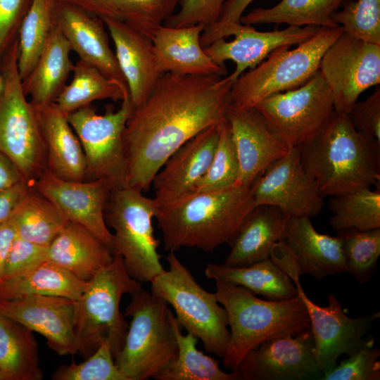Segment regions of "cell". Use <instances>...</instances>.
<instances>
[{
  "mask_svg": "<svg viewBox=\"0 0 380 380\" xmlns=\"http://www.w3.org/2000/svg\"><path fill=\"white\" fill-rule=\"evenodd\" d=\"M166 258L169 269L150 282L151 292L173 308L181 328L200 339L206 352L222 357L229 339L226 310L215 293L198 284L175 252Z\"/></svg>",
  "mask_w": 380,
  "mask_h": 380,
  "instance_id": "9c48e42d",
  "label": "cell"
},
{
  "mask_svg": "<svg viewBox=\"0 0 380 380\" xmlns=\"http://www.w3.org/2000/svg\"><path fill=\"white\" fill-rule=\"evenodd\" d=\"M112 249L85 227L68 221L47 246V260L89 281L113 259Z\"/></svg>",
  "mask_w": 380,
  "mask_h": 380,
  "instance_id": "4316f807",
  "label": "cell"
},
{
  "mask_svg": "<svg viewBox=\"0 0 380 380\" xmlns=\"http://www.w3.org/2000/svg\"><path fill=\"white\" fill-rule=\"evenodd\" d=\"M254 108L289 147L314 137L334 112L331 92L319 71L300 87L272 94Z\"/></svg>",
  "mask_w": 380,
  "mask_h": 380,
  "instance_id": "4fadbf2b",
  "label": "cell"
},
{
  "mask_svg": "<svg viewBox=\"0 0 380 380\" xmlns=\"http://www.w3.org/2000/svg\"><path fill=\"white\" fill-rule=\"evenodd\" d=\"M238 380L321 379L310 328L267 340L249 351L234 371Z\"/></svg>",
  "mask_w": 380,
  "mask_h": 380,
  "instance_id": "e0dca14e",
  "label": "cell"
},
{
  "mask_svg": "<svg viewBox=\"0 0 380 380\" xmlns=\"http://www.w3.org/2000/svg\"><path fill=\"white\" fill-rule=\"evenodd\" d=\"M255 203L279 208L288 217H312L324 206L316 183L304 170L298 146L271 163L250 186Z\"/></svg>",
  "mask_w": 380,
  "mask_h": 380,
  "instance_id": "2e32d148",
  "label": "cell"
},
{
  "mask_svg": "<svg viewBox=\"0 0 380 380\" xmlns=\"http://www.w3.org/2000/svg\"><path fill=\"white\" fill-rule=\"evenodd\" d=\"M155 218L165 251L182 247L213 252L229 243L256 206L251 189L234 185L179 197L158 199Z\"/></svg>",
  "mask_w": 380,
  "mask_h": 380,
  "instance_id": "7a4b0ae2",
  "label": "cell"
},
{
  "mask_svg": "<svg viewBox=\"0 0 380 380\" xmlns=\"http://www.w3.org/2000/svg\"><path fill=\"white\" fill-rule=\"evenodd\" d=\"M32 188L52 202L68 221L89 229L113 252V233L105 220V208L113 189L109 181L65 180L46 170L34 182Z\"/></svg>",
  "mask_w": 380,
  "mask_h": 380,
  "instance_id": "ac0fdd59",
  "label": "cell"
},
{
  "mask_svg": "<svg viewBox=\"0 0 380 380\" xmlns=\"http://www.w3.org/2000/svg\"><path fill=\"white\" fill-rule=\"evenodd\" d=\"M47 261V246L15 236L6 260L3 277L14 275Z\"/></svg>",
  "mask_w": 380,
  "mask_h": 380,
  "instance_id": "7dc6e473",
  "label": "cell"
},
{
  "mask_svg": "<svg viewBox=\"0 0 380 380\" xmlns=\"http://www.w3.org/2000/svg\"><path fill=\"white\" fill-rule=\"evenodd\" d=\"M330 223L339 234L380 228V191L365 188L332 196Z\"/></svg>",
  "mask_w": 380,
  "mask_h": 380,
  "instance_id": "8d00e7d4",
  "label": "cell"
},
{
  "mask_svg": "<svg viewBox=\"0 0 380 380\" xmlns=\"http://www.w3.org/2000/svg\"><path fill=\"white\" fill-rule=\"evenodd\" d=\"M204 273L208 279L242 286L270 300H284L298 296L292 279L270 258L245 267L208 263Z\"/></svg>",
  "mask_w": 380,
  "mask_h": 380,
  "instance_id": "4dcf8cb0",
  "label": "cell"
},
{
  "mask_svg": "<svg viewBox=\"0 0 380 380\" xmlns=\"http://www.w3.org/2000/svg\"><path fill=\"white\" fill-rule=\"evenodd\" d=\"M205 25L198 24L182 27L162 25L152 41L158 68L162 74L180 75L223 76L224 65L215 63L201 44Z\"/></svg>",
  "mask_w": 380,
  "mask_h": 380,
  "instance_id": "d4e9b609",
  "label": "cell"
},
{
  "mask_svg": "<svg viewBox=\"0 0 380 380\" xmlns=\"http://www.w3.org/2000/svg\"><path fill=\"white\" fill-rule=\"evenodd\" d=\"M72 79L63 87L53 103L68 114L99 100L122 101L129 94L126 84L108 77L94 65L78 60Z\"/></svg>",
  "mask_w": 380,
  "mask_h": 380,
  "instance_id": "d6a6232c",
  "label": "cell"
},
{
  "mask_svg": "<svg viewBox=\"0 0 380 380\" xmlns=\"http://www.w3.org/2000/svg\"><path fill=\"white\" fill-rule=\"evenodd\" d=\"M15 234L25 240L48 246L68 222L49 200L32 189L20 202L10 218Z\"/></svg>",
  "mask_w": 380,
  "mask_h": 380,
  "instance_id": "e575fe53",
  "label": "cell"
},
{
  "mask_svg": "<svg viewBox=\"0 0 380 380\" xmlns=\"http://www.w3.org/2000/svg\"><path fill=\"white\" fill-rule=\"evenodd\" d=\"M161 75L133 109L123 134L126 186L147 191L182 145L226 120L234 81L229 76Z\"/></svg>",
  "mask_w": 380,
  "mask_h": 380,
  "instance_id": "6da1fadb",
  "label": "cell"
},
{
  "mask_svg": "<svg viewBox=\"0 0 380 380\" xmlns=\"http://www.w3.org/2000/svg\"><path fill=\"white\" fill-rule=\"evenodd\" d=\"M32 0H0V64L18 39L21 23Z\"/></svg>",
  "mask_w": 380,
  "mask_h": 380,
  "instance_id": "bcb514c9",
  "label": "cell"
},
{
  "mask_svg": "<svg viewBox=\"0 0 380 380\" xmlns=\"http://www.w3.org/2000/svg\"><path fill=\"white\" fill-rule=\"evenodd\" d=\"M27 181L0 190V223L8 220L20 202L32 189Z\"/></svg>",
  "mask_w": 380,
  "mask_h": 380,
  "instance_id": "681fc988",
  "label": "cell"
},
{
  "mask_svg": "<svg viewBox=\"0 0 380 380\" xmlns=\"http://www.w3.org/2000/svg\"><path fill=\"white\" fill-rule=\"evenodd\" d=\"M281 241L293 254L300 275L308 274L321 280L346 272L341 236L319 233L308 216L289 217Z\"/></svg>",
  "mask_w": 380,
  "mask_h": 380,
  "instance_id": "cb8c5ba5",
  "label": "cell"
},
{
  "mask_svg": "<svg viewBox=\"0 0 380 380\" xmlns=\"http://www.w3.org/2000/svg\"><path fill=\"white\" fill-rule=\"evenodd\" d=\"M345 0H281L270 8H258L243 15L240 23L247 25L281 24L289 26L336 27L332 14Z\"/></svg>",
  "mask_w": 380,
  "mask_h": 380,
  "instance_id": "836d02e7",
  "label": "cell"
},
{
  "mask_svg": "<svg viewBox=\"0 0 380 380\" xmlns=\"http://www.w3.org/2000/svg\"><path fill=\"white\" fill-rule=\"evenodd\" d=\"M253 1L227 0L222 7L217 21L212 25L224 26L232 23H240V18L243 15V12Z\"/></svg>",
  "mask_w": 380,
  "mask_h": 380,
  "instance_id": "816d5d0a",
  "label": "cell"
},
{
  "mask_svg": "<svg viewBox=\"0 0 380 380\" xmlns=\"http://www.w3.org/2000/svg\"><path fill=\"white\" fill-rule=\"evenodd\" d=\"M34 107L46 146L47 170L63 179L87 180L84 153L67 114L54 103Z\"/></svg>",
  "mask_w": 380,
  "mask_h": 380,
  "instance_id": "484cf974",
  "label": "cell"
},
{
  "mask_svg": "<svg viewBox=\"0 0 380 380\" xmlns=\"http://www.w3.org/2000/svg\"><path fill=\"white\" fill-rule=\"evenodd\" d=\"M154 198L129 186L113 189L105 208L107 226L114 230L113 250L122 258L128 274L141 283H150L165 271L154 236Z\"/></svg>",
  "mask_w": 380,
  "mask_h": 380,
  "instance_id": "30bf717a",
  "label": "cell"
},
{
  "mask_svg": "<svg viewBox=\"0 0 380 380\" xmlns=\"http://www.w3.org/2000/svg\"><path fill=\"white\" fill-rule=\"evenodd\" d=\"M320 27L289 26L283 30L260 32L241 23L211 25L202 32L201 44L217 64L224 65L227 61L235 63L236 68L229 75L235 82L247 69L257 66L277 48L301 44Z\"/></svg>",
  "mask_w": 380,
  "mask_h": 380,
  "instance_id": "5bb4252c",
  "label": "cell"
},
{
  "mask_svg": "<svg viewBox=\"0 0 380 380\" xmlns=\"http://www.w3.org/2000/svg\"><path fill=\"white\" fill-rule=\"evenodd\" d=\"M0 380H6V378L0 369Z\"/></svg>",
  "mask_w": 380,
  "mask_h": 380,
  "instance_id": "9f6ffc18",
  "label": "cell"
},
{
  "mask_svg": "<svg viewBox=\"0 0 380 380\" xmlns=\"http://www.w3.org/2000/svg\"><path fill=\"white\" fill-rule=\"evenodd\" d=\"M319 71L331 92L334 110L347 114L363 91L380 83V45L343 31L323 55Z\"/></svg>",
  "mask_w": 380,
  "mask_h": 380,
  "instance_id": "9a60e30c",
  "label": "cell"
},
{
  "mask_svg": "<svg viewBox=\"0 0 380 380\" xmlns=\"http://www.w3.org/2000/svg\"><path fill=\"white\" fill-rule=\"evenodd\" d=\"M347 115L355 129L380 142V88L361 102H356Z\"/></svg>",
  "mask_w": 380,
  "mask_h": 380,
  "instance_id": "c3c4849f",
  "label": "cell"
},
{
  "mask_svg": "<svg viewBox=\"0 0 380 380\" xmlns=\"http://www.w3.org/2000/svg\"><path fill=\"white\" fill-rule=\"evenodd\" d=\"M218 137L217 124L201 131L177 148L153 177L155 198H172L192 191L211 163Z\"/></svg>",
  "mask_w": 380,
  "mask_h": 380,
  "instance_id": "603a6c76",
  "label": "cell"
},
{
  "mask_svg": "<svg viewBox=\"0 0 380 380\" xmlns=\"http://www.w3.org/2000/svg\"><path fill=\"white\" fill-rule=\"evenodd\" d=\"M170 320L177 343L176 358L154 379L156 380H238L235 372H225L218 362L200 351L198 338L191 333L184 335L173 312Z\"/></svg>",
  "mask_w": 380,
  "mask_h": 380,
  "instance_id": "d590c367",
  "label": "cell"
},
{
  "mask_svg": "<svg viewBox=\"0 0 380 380\" xmlns=\"http://www.w3.org/2000/svg\"><path fill=\"white\" fill-rule=\"evenodd\" d=\"M75 310L76 300L61 296L34 295L0 301L3 314L43 336L60 356L78 353Z\"/></svg>",
  "mask_w": 380,
  "mask_h": 380,
  "instance_id": "d6986e66",
  "label": "cell"
},
{
  "mask_svg": "<svg viewBox=\"0 0 380 380\" xmlns=\"http://www.w3.org/2000/svg\"><path fill=\"white\" fill-rule=\"evenodd\" d=\"M288 218L277 207L256 205L229 243L224 264L245 267L269 259L274 245L282 239Z\"/></svg>",
  "mask_w": 380,
  "mask_h": 380,
  "instance_id": "83f0119b",
  "label": "cell"
},
{
  "mask_svg": "<svg viewBox=\"0 0 380 380\" xmlns=\"http://www.w3.org/2000/svg\"><path fill=\"white\" fill-rule=\"evenodd\" d=\"M179 2L180 0H114L120 19L151 39L175 13Z\"/></svg>",
  "mask_w": 380,
  "mask_h": 380,
  "instance_id": "60d3db41",
  "label": "cell"
},
{
  "mask_svg": "<svg viewBox=\"0 0 380 380\" xmlns=\"http://www.w3.org/2000/svg\"><path fill=\"white\" fill-rule=\"evenodd\" d=\"M215 281V293L227 311L230 328L223 365L232 372L249 351L263 342L294 336L310 327L305 306L298 296L284 300H263L242 286Z\"/></svg>",
  "mask_w": 380,
  "mask_h": 380,
  "instance_id": "277c9868",
  "label": "cell"
},
{
  "mask_svg": "<svg viewBox=\"0 0 380 380\" xmlns=\"http://www.w3.org/2000/svg\"><path fill=\"white\" fill-rule=\"evenodd\" d=\"M115 46L134 108L148 96L161 76L153 41L122 20L103 19Z\"/></svg>",
  "mask_w": 380,
  "mask_h": 380,
  "instance_id": "7402d4cb",
  "label": "cell"
},
{
  "mask_svg": "<svg viewBox=\"0 0 380 380\" xmlns=\"http://www.w3.org/2000/svg\"><path fill=\"white\" fill-rule=\"evenodd\" d=\"M4 88V77L0 68V94Z\"/></svg>",
  "mask_w": 380,
  "mask_h": 380,
  "instance_id": "11a10c76",
  "label": "cell"
},
{
  "mask_svg": "<svg viewBox=\"0 0 380 380\" xmlns=\"http://www.w3.org/2000/svg\"><path fill=\"white\" fill-rule=\"evenodd\" d=\"M71 48L53 22L49 36L37 61L28 76L22 81L23 91L34 106L53 103L66 85L74 64Z\"/></svg>",
  "mask_w": 380,
  "mask_h": 380,
  "instance_id": "f1b7e54d",
  "label": "cell"
},
{
  "mask_svg": "<svg viewBox=\"0 0 380 380\" xmlns=\"http://www.w3.org/2000/svg\"><path fill=\"white\" fill-rule=\"evenodd\" d=\"M15 236L9 220L0 223V279L3 277L6 260Z\"/></svg>",
  "mask_w": 380,
  "mask_h": 380,
  "instance_id": "db71d44e",
  "label": "cell"
},
{
  "mask_svg": "<svg viewBox=\"0 0 380 380\" xmlns=\"http://www.w3.org/2000/svg\"><path fill=\"white\" fill-rule=\"evenodd\" d=\"M236 149L239 172L234 185L249 188L256 177L289 148L268 127L253 108H239L232 103L226 116Z\"/></svg>",
  "mask_w": 380,
  "mask_h": 380,
  "instance_id": "ffe728a7",
  "label": "cell"
},
{
  "mask_svg": "<svg viewBox=\"0 0 380 380\" xmlns=\"http://www.w3.org/2000/svg\"><path fill=\"white\" fill-rule=\"evenodd\" d=\"M18 39L0 64V152L18 168L32 186L47 170L46 149L36 108L27 99L18 69Z\"/></svg>",
  "mask_w": 380,
  "mask_h": 380,
  "instance_id": "ba28073f",
  "label": "cell"
},
{
  "mask_svg": "<svg viewBox=\"0 0 380 380\" xmlns=\"http://www.w3.org/2000/svg\"><path fill=\"white\" fill-rule=\"evenodd\" d=\"M333 22L343 31L367 43L380 45V0H351L335 11Z\"/></svg>",
  "mask_w": 380,
  "mask_h": 380,
  "instance_id": "b9f144b4",
  "label": "cell"
},
{
  "mask_svg": "<svg viewBox=\"0 0 380 380\" xmlns=\"http://www.w3.org/2000/svg\"><path fill=\"white\" fill-rule=\"evenodd\" d=\"M350 273L360 284L367 282L376 267L380 255V228L340 234Z\"/></svg>",
  "mask_w": 380,
  "mask_h": 380,
  "instance_id": "ab89813d",
  "label": "cell"
},
{
  "mask_svg": "<svg viewBox=\"0 0 380 380\" xmlns=\"http://www.w3.org/2000/svg\"><path fill=\"white\" fill-rule=\"evenodd\" d=\"M373 338L364 340L349 357L324 373L322 380H379L380 350L374 348Z\"/></svg>",
  "mask_w": 380,
  "mask_h": 380,
  "instance_id": "ee69618b",
  "label": "cell"
},
{
  "mask_svg": "<svg viewBox=\"0 0 380 380\" xmlns=\"http://www.w3.org/2000/svg\"><path fill=\"white\" fill-rule=\"evenodd\" d=\"M54 22L80 60L127 84L115 52L110 46L102 18L73 5L56 0Z\"/></svg>",
  "mask_w": 380,
  "mask_h": 380,
  "instance_id": "44dd1931",
  "label": "cell"
},
{
  "mask_svg": "<svg viewBox=\"0 0 380 380\" xmlns=\"http://www.w3.org/2000/svg\"><path fill=\"white\" fill-rule=\"evenodd\" d=\"M270 258L290 277L305 306L315 341L317 365L323 374L336 365L341 355L349 356L360 347L372 323L379 317V312L350 318L332 293L328 296L326 307L312 302L300 285V275L293 254L281 241L274 245Z\"/></svg>",
  "mask_w": 380,
  "mask_h": 380,
  "instance_id": "8fae6325",
  "label": "cell"
},
{
  "mask_svg": "<svg viewBox=\"0 0 380 380\" xmlns=\"http://www.w3.org/2000/svg\"><path fill=\"white\" fill-rule=\"evenodd\" d=\"M131 296L125 311L131 322L115 362L127 380L155 379L177 355L172 312L163 299L142 288Z\"/></svg>",
  "mask_w": 380,
  "mask_h": 380,
  "instance_id": "5b68a950",
  "label": "cell"
},
{
  "mask_svg": "<svg viewBox=\"0 0 380 380\" xmlns=\"http://www.w3.org/2000/svg\"><path fill=\"white\" fill-rule=\"evenodd\" d=\"M67 3L90 13L96 15L102 19H120L115 8L114 0H57Z\"/></svg>",
  "mask_w": 380,
  "mask_h": 380,
  "instance_id": "f907efd6",
  "label": "cell"
},
{
  "mask_svg": "<svg viewBox=\"0 0 380 380\" xmlns=\"http://www.w3.org/2000/svg\"><path fill=\"white\" fill-rule=\"evenodd\" d=\"M0 369L6 380L43 379L32 331L1 311Z\"/></svg>",
  "mask_w": 380,
  "mask_h": 380,
  "instance_id": "1f68e13d",
  "label": "cell"
},
{
  "mask_svg": "<svg viewBox=\"0 0 380 380\" xmlns=\"http://www.w3.org/2000/svg\"><path fill=\"white\" fill-rule=\"evenodd\" d=\"M119 109L108 106L98 114L91 104L67 114L84 153L87 180L104 179L114 188L126 186V165L123 134L134 109L129 94Z\"/></svg>",
  "mask_w": 380,
  "mask_h": 380,
  "instance_id": "7c38bea8",
  "label": "cell"
},
{
  "mask_svg": "<svg viewBox=\"0 0 380 380\" xmlns=\"http://www.w3.org/2000/svg\"><path fill=\"white\" fill-rule=\"evenodd\" d=\"M56 0H32L18 36V69L22 81L41 54L54 22Z\"/></svg>",
  "mask_w": 380,
  "mask_h": 380,
  "instance_id": "74e56055",
  "label": "cell"
},
{
  "mask_svg": "<svg viewBox=\"0 0 380 380\" xmlns=\"http://www.w3.org/2000/svg\"><path fill=\"white\" fill-rule=\"evenodd\" d=\"M26 181L16 165L0 152V190Z\"/></svg>",
  "mask_w": 380,
  "mask_h": 380,
  "instance_id": "f5cc1de1",
  "label": "cell"
},
{
  "mask_svg": "<svg viewBox=\"0 0 380 380\" xmlns=\"http://www.w3.org/2000/svg\"><path fill=\"white\" fill-rule=\"evenodd\" d=\"M89 281L79 279L68 270L45 261L23 272L0 279V301L30 296H53L77 300Z\"/></svg>",
  "mask_w": 380,
  "mask_h": 380,
  "instance_id": "f546056e",
  "label": "cell"
},
{
  "mask_svg": "<svg viewBox=\"0 0 380 380\" xmlns=\"http://www.w3.org/2000/svg\"><path fill=\"white\" fill-rule=\"evenodd\" d=\"M342 33L341 26L321 27L295 49L277 48L234 82L232 103L239 108H253L272 94L300 87L319 71L323 55Z\"/></svg>",
  "mask_w": 380,
  "mask_h": 380,
  "instance_id": "52a82bcc",
  "label": "cell"
},
{
  "mask_svg": "<svg viewBox=\"0 0 380 380\" xmlns=\"http://www.w3.org/2000/svg\"><path fill=\"white\" fill-rule=\"evenodd\" d=\"M142 283L127 272L122 258L115 253L112 262L101 269L76 300L75 330L78 353L91 355L107 342L115 356L122 348L128 326L120 310L124 294L140 289Z\"/></svg>",
  "mask_w": 380,
  "mask_h": 380,
  "instance_id": "8992f818",
  "label": "cell"
},
{
  "mask_svg": "<svg viewBox=\"0 0 380 380\" xmlns=\"http://www.w3.org/2000/svg\"><path fill=\"white\" fill-rule=\"evenodd\" d=\"M227 0H180L179 10L163 25L182 27L202 24L205 27L217 21Z\"/></svg>",
  "mask_w": 380,
  "mask_h": 380,
  "instance_id": "f6af8a7d",
  "label": "cell"
},
{
  "mask_svg": "<svg viewBox=\"0 0 380 380\" xmlns=\"http://www.w3.org/2000/svg\"><path fill=\"white\" fill-rule=\"evenodd\" d=\"M304 170L322 198L379 185L380 142L336 110L311 139L298 146Z\"/></svg>",
  "mask_w": 380,
  "mask_h": 380,
  "instance_id": "3957f363",
  "label": "cell"
},
{
  "mask_svg": "<svg viewBox=\"0 0 380 380\" xmlns=\"http://www.w3.org/2000/svg\"><path fill=\"white\" fill-rule=\"evenodd\" d=\"M218 141L211 163L193 191L223 189L234 186L236 182L239 158L227 118L218 124Z\"/></svg>",
  "mask_w": 380,
  "mask_h": 380,
  "instance_id": "f35d334b",
  "label": "cell"
},
{
  "mask_svg": "<svg viewBox=\"0 0 380 380\" xmlns=\"http://www.w3.org/2000/svg\"><path fill=\"white\" fill-rule=\"evenodd\" d=\"M51 377L54 380H127L115 365L107 342L99 346L85 361L59 367Z\"/></svg>",
  "mask_w": 380,
  "mask_h": 380,
  "instance_id": "7bdbcfd3",
  "label": "cell"
}]
</instances>
